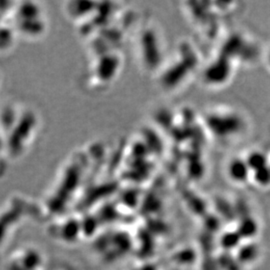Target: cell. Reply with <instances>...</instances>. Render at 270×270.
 Here are the masks:
<instances>
[{
    "label": "cell",
    "mask_w": 270,
    "mask_h": 270,
    "mask_svg": "<svg viewBox=\"0 0 270 270\" xmlns=\"http://www.w3.org/2000/svg\"><path fill=\"white\" fill-rule=\"evenodd\" d=\"M267 62H268V65L270 66V50L268 54H267Z\"/></svg>",
    "instance_id": "1"
}]
</instances>
